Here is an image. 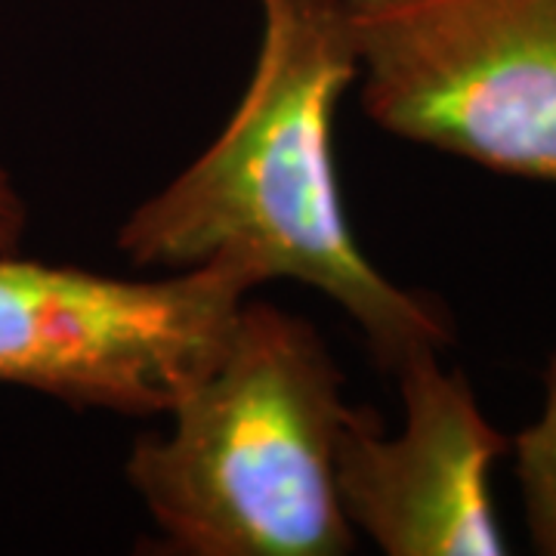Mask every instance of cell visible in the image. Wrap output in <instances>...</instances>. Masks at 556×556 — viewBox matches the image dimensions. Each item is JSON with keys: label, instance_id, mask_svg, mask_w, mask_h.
<instances>
[{"label": "cell", "instance_id": "obj_1", "mask_svg": "<svg viewBox=\"0 0 556 556\" xmlns=\"http://www.w3.org/2000/svg\"><path fill=\"white\" fill-rule=\"evenodd\" d=\"M260 43L239 105L214 142L121 223L139 273L236 266L334 300L383 375L417 350L445 353L455 318L365 257L343 211L334 121L358 65L343 0H257Z\"/></svg>", "mask_w": 556, "mask_h": 556}, {"label": "cell", "instance_id": "obj_2", "mask_svg": "<svg viewBox=\"0 0 556 556\" xmlns=\"http://www.w3.org/2000/svg\"><path fill=\"white\" fill-rule=\"evenodd\" d=\"M358 408L309 318L244 300L219 356L134 442L124 477L182 556H343L338 452Z\"/></svg>", "mask_w": 556, "mask_h": 556}, {"label": "cell", "instance_id": "obj_3", "mask_svg": "<svg viewBox=\"0 0 556 556\" xmlns=\"http://www.w3.org/2000/svg\"><path fill=\"white\" fill-rule=\"evenodd\" d=\"M343 13L375 127L556 189V0H343Z\"/></svg>", "mask_w": 556, "mask_h": 556}, {"label": "cell", "instance_id": "obj_4", "mask_svg": "<svg viewBox=\"0 0 556 556\" xmlns=\"http://www.w3.org/2000/svg\"><path fill=\"white\" fill-rule=\"evenodd\" d=\"M257 288L223 263L130 278L0 254V383L72 408L167 417Z\"/></svg>", "mask_w": 556, "mask_h": 556}, {"label": "cell", "instance_id": "obj_5", "mask_svg": "<svg viewBox=\"0 0 556 556\" xmlns=\"http://www.w3.org/2000/svg\"><path fill=\"white\" fill-rule=\"evenodd\" d=\"M393 378L402 430L387 433L362 405L340 439L338 495L350 526L387 556L510 554L492 492L510 437L437 350L405 356Z\"/></svg>", "mask_w": 556, "mask_h": 556}, {"label": "cell", "instance_id": "obj_6", "mask_svg": "<svg viewBox=\"0 0 556 556\" xmlns=\"http://www.w3.org/2000/svg\"><path fill=\"white\" fill-rule=\"evenodd\" d=\"M541 383V412L510 437V457L529 541L535 554L556 556V350L547 356Z\"/></svg>", "mask_w": 556, "mask_h": 556}, {"label": "cell", "instance_id": "obj_7", "mask_svg": "<svg viewBox=\"0 0 556 556\" xmlns=\"http://www.w3.org/2000/svg\"><path fill=\"white\" fill-rule=\"evenodd\" d=\"M25 232H28V204L13 177L0 167V254L20 251Z\"/></svg>", "mask_w": 556, "mask_h": 556}]
</instances>
